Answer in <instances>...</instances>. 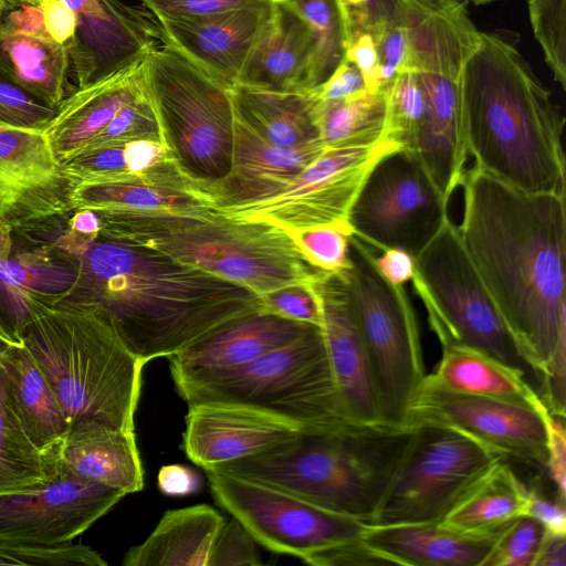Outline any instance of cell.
<instances>
[{
  "label": "cell",
  "mask_w": 566,
  "mask_h": 566,
  "mask_svg": "<svg viewBox=\"0 0 566 566\" xmlns=\"http://www.w3.org/2000/svg\"><path fill=\"white\" fill-rule=\"evenodd\" d=\"M461 186L462 244L539 388L566 349L565 195L517 189L474 163Z\"/></svg>",
  "instance_id": "1"
},
{
  "label": "cell",
  "mask_w": 566,
  "mask_h": 566,
  "mask_svg": "<svg viewBox=\"0 0 566 566\" xmlns=\"http://www.w3.org/2000/svg\"><path fill=\"white\" fill-rule=\"evenodd\" d=\"M71 255L77 277L54 308L94 313L145 364L264 312L244 285L99 233Z\"/></svg>",
  "instance_id": "2"
},
{
  "label": "cell",
  "mask_w": 566,
  "mask_h": 566,
  "mask_svg": "<svg viewBox=\"0 0 566 566\" xmlns=\"http://www.w3.org/2000/svg\"><path fill=\"white\" fill-rule=\"evenodd\" d=\"M505 30L481 31L460 75L461 118L474 164L527 192L565 195V117Z\"/></svg>",
  "instance_id": "3"
},
{
  "label": "cell",
  "mask_w": 566,
  "mask_h": 566,
  "mask_svg": "<svg viewBox=\"0 0 566 566\" xmlns=\"http://www.w3.org/2000/svg\"><path fill=\"white\" fill-rule=\"evenodd\" d=\"M95 212L101 235L214 273L260 296L312 284L325 272L307 260L290 231L208 203Z\"/></svg>",
  "instance_id": "4"
},
{
  "label": "cell",
  "mask_w": 566,
  "mask_h": 566,
  "mask_svg": "<svg viewBox=\"0 0 566 566\" xmlns=\"http://www.w3.org/2000/svg\"><path fill=\"white\" fill-rule=\"evenodd\" d=\"M413 430L407 424L344 420L303 431L263 453L205 470L272 485L370 525Z\"/></svg>",
  "instance_id": "5"
},
{
  "label": "cell",
  "mask_w": 566,
  "mask_h": 566,
  "mask_svg": "<svg viewBox=\"0 0 566 566\" xmlns=\"http://www.w3.org/2000/svg\"><path fill=\"white\" fill-rule=\"evenodd\" d=\"M21 344L46 377L70 423L135 431L146 365L90 311L53 308L31 323Z\"/></svg>",
  "instance_id": "6"
},
{
  "label": "cell",
  "mask_w": 566,
  "mask_h": 566,
  "mask_svg": "<svg viewBox=\"0 0 566 566\" xmlns=\"http://www.w3.org/2000/svg\"><path fill=\"white\" fill-rule=\"evenodd\" d=\"M187 402L255 408L305 430L345 419L321 326L251 363L176 386Z\"/></svg>",
  "instance_id": "7"
},
{
  "label": "cell",
  "mask_w": 566,
  "mask_h": 566,
  "mask_svg": "<svg viewBox=\"0 0 566 566\" xmlns=\"http://www.w3.org/2000/svg\"><path fill=\"white\" fill-rule=\"evenodd\" d=\"M143 67L165 142L179 164L202 181L228 175L234 124L229 88L166 44L151 49Z\"/></svg>",
  "instance_id": "8"
},
{
  "label": "cell",
  "mask_w": 566,
  "mask_h": 566,
  "mask_svg": "<svg viewBox=\"0 0 566 566\" xmlns=\"http://www.w3.org/2000/svg\"><path fill=\"white\" fill-rule=\"evenodd\" d=\"M349 256L345 276L381 419L405 424L408 406L426 377L416 313L405 286L381 275L371 247L354 233Z\"/></svg>",
  "instance_id": "9"
},
{
  "label": "cell",
  "mask_w": 566,
  "mask_h": 566,
  "mask_svg": "<svg viewBox=\"0 0 566 566\" xmlns=\"http://www.w3.org/2000/svg\"><path fill=\"white\" fill-rule=\"evenodd\" d=\"M411 283L442 347H470L535 378L450 218L415 258Z\"/></svg>",
  "instance_id": "10"
},
{
  "label": "cell",
  "mask_w": 566,
  "mask_h": 566,
  "mask_svg": "<svg viewBox=\"0 0 566 566\" xmlns=\"http://www.w3.org/2000/svg\"><path fill=\"white\" fill-rule=\"evenodd\" d=\"M370 525L441 522L454 503L506 458L453 428L421 423Z\"/></svg>",
  "instance_id": "11"
},
{
  "label": "cell",
  "mask_w": 566,
  "mask_h": 566,
  "mask_svg": "<svg viewBox=\"0 0 566 566\" xmlns=\"http://www.w3.org/2000/svg\"><path fill=\"white\" fill-rule=\"evenodd\" d=\"M473 49L472 39L448 24H428L410 39L407 70L426 95V115L409 149L449 202L461 186L468 159L461 107L460 75Z\"/></svg>",
  "instance_id": "12"
},
{
  "label": "cell",
  "mask_w": 566,
  "mask_h": 566,
  "mask_svg": "<svg viewBox=\"0 0 566 566\" xmlns=\"http://www.w3.org/2000/svg\"><path fill=\"white\" fill-rule=\"evenodd\" d=\"M448 203L416 156L400 148L376 164L348 222L369 247L400 248L416 258L449 218Z\"/></svg>",
  "instance_id": "13"
},
{
  "label": "cell",
  "mask_w": 566,
  "mask_h": 566,
  "mask_svg": "<svg viewBox=\"0 0 566 566\" xmlns=\"http://www.w3.org/2000/svg\"><path fill=\"white\" fill-rule=\"evenodd\" d=\"M205 472L216 502L271 552L304 560L360 538L367 526L272 485L214 470Z\"/></svg>",
  "instance_id": "14"
},
{
  "label": "cell",
  "mask_w": 566,
  "mask_h": 566,
  "mask_svg": "<svg viewBox=\"0 0 566 566\" xmlns=\"http://www.w3.org/2000/svg\"><path fill=\"white\" fill-rule=\"evenodd\" d=\"M400 148L385 137L369 144L328 146L274 196L220 210L290 232L350 226V209L369 174L381 158Z\"/></svg>",
  "instance_id": "15"
},
{
  "label": "cell",
  "mask_w": 566,
  "mask_h": 566,
  "mask_svg": "<svg viewBox=\"0 0 566 566\" xmlns=\"http://www.w3.org/2000/svg\"><path fill=\"white\" fill-rule=\"evenodd\" d=\"M77 182L43 132L0 123V221L12 231L52 242L75 211Z\"/></svg>",
  "instance_id": "16"
},
{
  "label": "cell",
  "mask_w": 566,
  "mask_h": 566,
  "mask_svg": "<svg viewBox=\"0 0 566 566\" xmlns=\"http://www.w3.org/2000/svg\"><path fill=\"white\" fill-rule=\"evenodd\" d=\"M548 410L454 392L427 375L412 397L405 424H439L459 430L507 458L541 467L547 462Z\"/></svg>",
  "instance_id": "17"
},
{
  "label": "cell",
  "mask_w": 566,
  "mask_h": 566,
  "mask_svg": "<svg viewBox=\"0 0 566 566\" xmlns=\"http://www.w3.org/2000/svg\"><path fill=\"white\" fill-rule=\"evenodd\" d=\"M126 494L57 471L29 489L0 495V538L72 542Z\"/></svg>",
  "instance_id": "18"
},
{
  "label": "cell",
  "mask_w": 566,
  "mask_h": 566,
  "mask_svg": "<svg viewBox=\"0 0 566 566\" xmlns=\"http://www.w3.org/2000/svg\"><path fill=\"white\" fill-rule=\"evenodd\" d=\"M76 260L54 243L21 235L0 221V336L21 344L27 327L72 290Z\"/></svg>",
  "instance_id": "19"
},
{
  "label": "cell",
  "mask_w": 566,
  "mask_h": 566,
  "mask_svg": "<svg viewBox=\"0 0 566 566\" xmlns=\"http://www.w3.org/2000/svg\"><path fill=\"white\" fill-rule=\"evenodd\" d=\"M75 14L69 46L77 87L101 81L144 59L161 44L155 15L122 0H62Z\"/></svg>",
  "instance_id": "20"
},
{
  "label": "cell",
  "mask_w": 566,
  "mask_h": 566,
  "mask_svg": "<svg viewBox=\"0 0 566 566\" xmlns=\"http://www.w3.org/2000/svg\"><path fill=\"white\" fill-rule=\"evenodd\" d=\"M276 0L199 18H159L161 44L231 88L269 25Z\"/></svg>",
  "instance_id": "21"
},
{
  "label": "cell",
  "mask_w": 566,
  "mask_h": 566,
  "mask_svg": "<svg viewBox=\"0 0 566 566\" xmlns=\"http://www.w3.org/2000/svg\"><path fill=\"white\" fill-rule=\"evenodd\" d=\"M185 424L182 450L203 470L263 453L307 431L273 413L224 402L188 403Z\"/></svg>",
  "instance_id": "22"
},
{
  "label": "cell",
  "mask_w": 566,
  "mask_h": 566,
  "mask_svg": "<svg viewBox=\"0 0 566 566\" xmlns=\"http://www.w3.org/2000/svg\"><path fill=\"white\" fill-rule=\"evenodd\" d=\"M313 287L321 303L322 331L345 419L382 421L345 274L325 271Z\"/></svg>",
  "instance_id": "23"
},
{
  "label": "cell",
  "mask_w": 566,
  "mask_h": 566,
  "mask_svg": "<svg viewBox=\"0 0 566 566\" xmlns=\"http://www.w3.org/2000/svg\"><path fill=\"white\" fill-rule=\"evenodd\" d=\"M327 147L322 139L290 147L274 145L234 114L231 169L221 179L202 181L205 192L218 209L270 198Z\"/></svg>",
  "instance_id": "24"
},
{
  "label": "cell",
  "mask_w": 566,
  "mask_h": 566,
  "mask_svg": "<svg viewBox=\"0 0 566 566\" xmlns=\"http://www.w3.org/2000/svg\"><path fill=\"white\" fill-rule=\"evenodd\" d=\"M314 326L265 312L235 321L168 357L175 387L244 366Z\"/></svg>",
  "instance_id": "25"
},
{
  "label": "cell",
  "mask_w": 566,
  "mask_h": 566,
  "mask_svg": "<svg viewBox=\"0 0 566 566\" xmlns=\"http://www.w3.org/2000/svg\"><path fill=\"white\" fill-rule=\"evenodd\" d=\"M70 70L69 49L48 33L39 4L0 13V71L10 80L57 107L76 90Z\"/></svg>",
  "instance_id": "26"
},
{
  "label": "cell",
  "mask_w": 566,
  "mask_h": 566,
  "mask_svg": "<svg viewBox=\"0 0 566 566\" xmlns=\"http://www.w3.org/2000/svg\"><path fill=\"white\" fill-rule=\"evenodd\" d=\"M56 471L124 492L144 488V469L135 431L101 422H72L53 452Z\"/></svg>",
  "instance_id": "27"
},
{
  "label": "cell",
  "mask_w": 566,
  "mask_h": 566,
  "mask_svg": "<svg viewBox=\"0 0 566 566\" xmlns=\"http://www.w3.org/2000/svg\"><path fill=\"white\" fill-rule=\"evenodd\" d=\"M144 59L93 84L76 86L60 103L43 133L61 164L83 150L124 105L146 92Z\"/></svg>",
  "instance_id": "28"
},
{
  "label": "cell",
  "mask_w": 566,
  "mask_h": 566,
  "mask_svg": "<svg viewBox=\"0 0 566 566\" xmlns=\"http://www.w3.org/2000/svg\"><path fill=\"white\" fill-rule=\"evenodd\" d=\"M313 52L306 21L290 0H276L272 19L237 84L276 92L310 91Z\"/></svg>",
  "instance_id": "29"
},
{
  "label": "cell",
  "mask_w": 566,
  "mask_h": 566,
  "mask_svg": "<svg viewBox=\"0 0 566 566\" xmlns=\"http://www.w3.org/2000/svg\"><path fill=\"white\" fill-rule=\"evenodd\" d=\"M361 538L396 565L482 566L496 537L428 522L367 525Z\"/></svg>",
  "instance_id": "30"
},
{
  "label": "cell",
  "mask_w": 566,
  "mask_h": 566,
  "mask_svg": "<svg viewBox=\"0 0 566 566\" xmlns=\"http://www.w3.org/2000/svg\"><path fill=\"white\" fill-rule=\"evenodd\" d=\"M190 203L210 201L202 181L190 175L172 154L129 180L78 184L74 193L75 210H150Z\"/></svg>",
  "instance_id": "31"
},
{
  "label": "cell",
  "mask_w": 566,
  "mask_h": 566,
  "mask_svg": "<svg viewBox=\"0 0 566 566\" xmlns=\"http://www.w3.org/2000/svg\"><path fill=\"white\" fill-rule=\"evenodd\" d=\"M9 405L21 427L45 457L53 452L70 422L46 377L22 344H11L0 355Z\"/></svg>",
  "instance_id": "32"
},
{
  "label": "cell",
  "mask_w": 566,
  "mask_h": 566,
  "mask_svg": "<svg viewBox=\"0 0 566 566\" xmlns=\"http://www.w3.org/2000/svg\"><path fill=\"white\" fill-rule=\"evenodd\" d=\"M224 522L206 504L167 511L148 537L126 552L123 565L208 566Z\"/></svg>",
  "instance_id": "33"
},
{
  "label": "cell",
  "mask_w": 566,
  "mask_h": 566,
  "mask_svg": "<svg viewBox=\"0 0 566 566\" xmlns=\"http://www.w3.org/2000/svg\"><path fill=\"white\" fill-rule=\"evenodd\" d=\"M427 378L450 391L547 410L521 370L470 347L443 346L441 359Z\"/></svg>",
  "instance_id": "34"
},
{
  "label": "cell",
  "mask_w": 566,
  "mask_h": 566,
  "mask_svg": "<svg viewBox=\"0 0 566 566\" xmlns=\"http://www.w3.org/2000/svg\"><path fill=\"white\" fill-rule=\"evenodd\" d=\"M526 484L501 460L490 468L440 522L457 532L496 537L526 512Z\"/></svg>",
  "instance_id": "35"
},
{
  "label": "cell",
  "mask_w": 566,
  "mask_h": 566,
  "mask_svg": "<svg viewBox=\"0 0 566 566\" xmlns=\"http://www.w3.org/2000/svg\"><path fill=\"white\" fill-rule=\"evenodd\" d=\"M229 91L234 114L268 142L290 147L321 139L311 91L276 92L239 84Z\"/></svg>",
  "instance_id": "36"
},
{
  "label": "cell",
  "mask_w": 566,
  "mask_h": 566,
  "mask_svg": "<svg viewBox=\"0 0 566 566\" xmlns=\"http://www.w3.org/2000/svg\"><path fill=\"white\" fill-rule=\"evenodd\" d=\"M385 109L382 90L338 101L316 99L319 138L327 146L374 143L384 137Z\"/></svg>",
  "instance_id": "37"
},
{
  "label": "cell",
  "mask_w": 566,
  "mask_h": 566,
  "mask_svg": "<svg viewBox=\"0 0 566 566\" xmlns=\"http://www.w3.org/2000/svg\"><path fill=\"white\" fill-rule=\"evenodd\" d=\"M57 471L29 439L12 411L0 366V495L39 484Z\"/></svg>",
  "instance_id": "38"
},
{
  "label": "cell",
  "mask_w": 566,
  "mask_h": 566,
  "mask_svg": "<svg viewBox=\"0 0 566 566\" xmlns=\"http://www.w3.org/2000/svg\"><path fill=\"white\" fill-rule=\"evenodd\" d=\"M290 1L306 21L313 35L312 90L326 81L345 57V27L336 0Z\"/></svg>",
  "instance_id": "39"
},
{
  "label": "cell",
  "mask_w": 566,
  "mask_h": 566,
  "mask_svg": "<svg viewBox=\"0 0 566 566\" xmlns=\"http://www.w3.org/2000/svg\"><path fill=\"white\" fill-rule=\"evenodd\" d=\"M386 139L408 148L426 115L423 87L411 70L401 71L384 90Z\"/></svg>",
  "instance_id": "40"
},
{
  "label": "cell",
  "mask_w": 566,
  "mask_h": 566,
  "mask_svg": "<svg viewBox=\"0 0 566 566\" xmlns=\"http://www.w3.org/2000/svg\"><path fill=\"white\" fill-rule=\"evenodd\" d=\"M0 565L105 566L94 549L72 542L42 544L0 538Z\"/></svg>",
  "instance_id": "41"
},
{
  "label": "cell",
  "mask_w": 566,
  "mask_h": 566,
  "mask_svg": "<svg viewBox=\"0 0 566 566\" xmlns=\"http://www.w3.org/2000/svg\"><path fill=\"white\" fill-rule=\"evenodd\" d=\"M530 21L556 82L566 88V0H527Z\"/></svg>",
  "instance_id": "42"
},
{
  "label": "cell",
  "mask_w": 566,
  "mask_h": 566,
  "mask_svg": "<svg viewBox=\"0 0 566 566\" xmlns=\"http://www.w3.org/2000/svg\"><path fill=\"white\" fill-rule=\"evenodd\" d=\"M139 139L155 140L167 145L147 90L124 105L84 149L125 145Z\"/></svg>",
  "instance_id": "43"
},
{
  "label": "cell",
  "mask_w": 566,
  "mask_h": 566,
  "mask_svg": "<svg viewBox=\"0 0 566 566\" xmlns=\"http://www.w3.org/2000/svg\"><path fill=\"white\" fill-rule=\"evenodd\" d=\"M544 533L537 520L520 516L496 536L482 566H533Z\"/></svg>",
  "instance_id": "44"
},
{
  "label": "cell",
  "mask_w": 566,
  "mask_h": 566,
  "mask_svg": "<svg viewBox=\"0 0 566 566\" xmlns=\"http://www.w3.org/2000/svg\"><path fill=\"white\" fill-rule=\"evenodd\" d=\"M307 260L316 268L344 274L352 268L350 226H329L291 232Z\"/></svg>",
  "instance_id": "45"
},
{
  "label": "cell",
  "mask_w": 566,
  "mask_h": 566,
  "mask_svg": "<svg viewBox=\"0 0 566 566\" xmlns=\"http://www.w3.org/2000/svg\"><path fill=\"white\" fill-rule=\"evenodd\" d=\"M57 113L0 71V123L44 132Z\"/></svg>",
  "instance_id": "46"
},
{
  "label": "cell",
  "mask_w": 566,
  "mask_h": 566,
  "mask_svg": "<svg viewBox=\"0 0 566 566\" xmlns=\"http://www.w3.org/2000/svg\"><path fill=\"white\" fill-rule=\"evenodd\" d=\"M405 0H336L346 33L347 45L361 35L375 42L395 21Z\"/></svg>",
  "instance_id": "47"
},
{
  "label": "cell",
  "mask_w": 566,
  "mask_h": 566,
  "mask_svg": "<svg viewBox=\"0 0 566 566\" xmlns=\"http://www.w3.org/2000/svg\"><path fill=\"white\" fill-rule=\"evenodd\" d=\"M261 298L265 313L322 327V308L313 283L287 285Z\"/></svg>",
  "instance_id": "48"
},
{
  "label": "cell",
  "mask_w": 566,
  "mask_h": 566,
  "mask_svg": "<svg viewBox=\"0 0 566 566\" xmlns=\"http://www.w3.org/2000/svg\"><path fill=\"white\" fill-rule=\"evenodd\" d=\"M254 543L238 520L224 522L213 544L208 566L260 565Z\"/></svg>",
  "instance_id": "49"
},
{
  "label": "cell",
  "mask_w": 566,
  "mask_h": 566,
  "mask_svg": "<svg viewBox=\"0 0 566 566\" xmlns=\"http://www.w3.org/2000/svg\"><path fill=\"white\" fill-rule=\"evenodd\" d=\"M263 0H142L155 18H199L218 14Z\"/></svg>",
  "instance_id": "50"
},
{
  "label": "cell",
  "mask_w": 566,
  "mask_h": 566,
  "mask_svg": "<svg viewBox=\"0 0 566 566\" xmlns=\"http://www.w3.org/2000/svg\"><path fill=\"white\" fill-rule=\"evenodd\" d=\"M304 562L315 566L392 564L390 559L370 547L361 537L316 552Z\"/></svg>",
  "instance_id": "51"
},
{
  "label": "cell",
  "mask_w": 566,
  "mask_h": 566,
  "mask_svg": "<svg viewBox=\"0 0 566 566\" xmlns=\"http://www.w3.org/2000/svg\"><path fill=\"white\" fill-rule=\"evenodd\" d=\"M381 90L406 69L408 40L403 24L398 18L388 27L377 42Z\"/></svg>",
  "instance_id": "52"
},
{
  "label": "cell",
  "mask_w": 566,
  "mask_h": 566,
  "mask_svg": "<svg viewBox=\"0 0 566 566\" xmlns=\"http://www.w3.org/2000/svg\"><path fill=\"white\" fill-rule=\"evenodd\" d=\"M526 489L525 515L537 520L549 533L566 535V499L558 493L548 497L538 482L526 485Z\"/></svg>",
  "instance_id": "53"
},
{
  "label": "cell",
  "mask_w": 566,
  "mask_h": 566,
  "mask_svg": "<svg viewBox=\"0 0 566 566\" xmlns=\"http://www.w3.org/2000/svg\"><path fill=\"white\" fill-rule=\"evenodd\" d=\"M310 91L318 101H338L360 95L368 90L358 67L344 57L326 81Z\"/></svg>",
  "instance_id": "54"
},
{
  "label": "cell",
  "mask_w": 566,
  "mask_h": 566,
  "mask_svg": "<svg viewBox=\"0 0 566 566\" xmlns=\"http://www.w3.org/2000/svg\"><path fill=\"white\" fill-rule=\"evenodd\" d=\"M546 450V470L556 486V491L566 497L565 417L548 415Z\"/></svg>",
  "instance_id": "55"
},
{
  "label": "cell",
  "mask_w": 566,
  "mask_h": 566,
  "mask_svg": "<svg viewBox=\"0 0 566 566\" xmlns=\"http://www.w3.org/2000/svg\"><path fill=\"white\" fill-rule=\"evenodd\" d=\"M345 57L358 67L368 91H381L377 43L370 35H361L348 44Z\"/></svg>",
  "instance_id": "56"
},
{
  "label": "cell",
  "mask_w": 566,
  "mask_h": 566,
  "mask_svg": "<svg viewBox=\"0 0 566 566\" xmlns=\"http://www.w3.org/2000/svg\"><path fill=\"white\" fill-rule=\"evenodd\" d=\"M39 6L48 33L69 49L76 27L74 12L62 0H42Z\"/></svg>",
  "instance_id": "57"
},
{
  "label": "cell",
  "mask_w": 566,
  "mask_h": 566,
  "mask_svg": "<svg viewBox=\"0 0 566 566\" xmlns=\"http://www.w3.org/2000/svg\"><path fill=\"white\" fill-rule=\"evenodd\" d=\"M159 491L168 496H187L199 491L201 479L189 467L168 464L160 468L157 475Z\"/></svg>",
  "instance_id": "58"
},
{
  "label": "cell",
  "mask_w": 566,
  "mask_h": 566,
  "mask_svg": "<svg viewBox=\"0 0 566 566\" xmlns=\"http://www.w3.org/2000/svg\"><path fill=\"white\" fill-rule=\"evenodd\" d=\"M375 256V264L381 275L394 284L403 285L415 273V258L403 249L388 248Z\"/></svg>",
  "instance_id": "59"
},
{
  "label": "cell",
  "mask_w": 566,
  "mask_h": 566,
  "mask_svg": "<svg viewBox=\"0 0 566 566\" xmlns=\"http://www.w3.org/2000/svg\"><path fill=\"white\" fill-rule=\"evenodd\" d=\"M566 535L545 531L533 566H565Z\"/></svg>",
  "instance_id": "60"
},
{
  "label": "cell",
  "mask_w": 566,
  "mask_h": 566,
  "mask_svg": "<svg viewBox=\"0 0 566 566\" xmlns=\"http://www.w3.org/2000/svg\"><path fill=\"white\" fill-rule=\"evenodd\" d=\"M42 0H0V13L18 9L23 6H38Z\"/></svg>",
  "instance_id": "61"
},
{
  "label": "cell",
  "mask_w": 566,
  "mask_h": 566,
  "mask_svg": "<svg viewBox=\"0 0 566 566\" xmlns=\"http://www.w3.org/2000/svg\"><path fill=\"white\" fill-rule=\"evenodd\" d=\"M11 344L7 342L4 338L0 336V355L10 346Z\"/></svg>",
  "instance_id": "62"
},
{
  "label": "cell",
  "mask_w": 566,
  "mask_h": 566,
  "mask_svg": "<svg viewBox=\"0 0 566 566\" xmlns=\"http://www.w3.org/2000/svg\"><path fill=\"white\" fill-rule=\"evenodd\" d=\"M469 1H471L474 4H486V3H491V2H494L497 0H469Z\"/></svg>",
  "instance_id": "63"
}]
</instances>
